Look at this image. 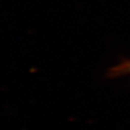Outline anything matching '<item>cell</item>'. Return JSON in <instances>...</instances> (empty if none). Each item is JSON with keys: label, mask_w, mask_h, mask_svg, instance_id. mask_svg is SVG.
<instances>
[{"label": "cell", "mask_w": 130, "mask_h": 130, "mask_svg": "<svg viewBox=\"0 0 130 130\" xmlns=\"http://www.w3.org/2000/svg\"><path fill=\"white\" fill-rule=\"evenodd\" d=\"M115 73H130V61L118 66L115 70Z\"/></svg>", "instance_id": "obj_1"}]
</instances>
